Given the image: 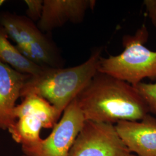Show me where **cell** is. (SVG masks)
Here are the masks:
<instances>
[{"label":"cell","mask_w":156,"mask_h":156,"mask_svg":"<svg viewBox=\"0 0 156 156\" xmlns=\"http://www.w3.org/2000/svg\"><path fill=\"white\" fill-rule=\"evenodd\" d=\"M0 61L9 66L19 73L35 76L42 71L44 67L34 63L24 56L8 39L4 30L0 29Z\"/></svg>","instance_id":"11"},{"label":"cell","mask_w":156,"mask_h":156,"mask_svg":"<svg viewBox=\"0 0 156 156\" xmlns=\"http://www.w3.org/2000/svg\"><path fill=\"white\" fill-rule=\"evenodd\" d=\"M149 36L145 25L134 35H124L123 51L117 56L101 57L98 73L117 78L133 86L145 78L156 80V51L145 46Z\"/></svg>","instance_id":"3"},{"label":"cell","mask_w":156,"mask_h":156,"mask_svg":"<svg viewBox=\"0 0 156 156\" xmlns=\"http://www.w3.org/2000/svg\"><path fill=\"white\" fill-rule=\"evenodd\" d=\"M62 114L50 103L37 95L23 97L14 111L15 121L8 129L12 137L22 149L37 144L42 128H53Z\"/></svg>","instance_id":"4"},{"label":"cell","mask_w":156,"mask_h":156,"mask_svg":"<svg viewBox=\"0 0 156 156\" xmlns=\"http://www.w3.org/2000/svg\"><path fill=\"white\" fill-rule=\"evenodd\" d=\"M130 153L113 124L86 120L68 156H127Z\"/></svg>","instance_id":"6"},{"label":"cell","mask_w":156,"mask_h":156,"mask_svg":"<svg viewBox=\"0 0 156 156\" xmlns=\"http://www.w3.org/2000/svg\"><path fill=\"white\" fill-rule=\"evenodd\" d=\"M18 50L30 60L41 67L60 66V57L55 47L44 34L28 46Z\"/></svg>","instance_id":"12"},{"label":"cell","mask_w":156,"mask_h":156,"mask_svg":"<svg viewBox=\"0 0 156 156\" xmlns=\"http://www.w3.org/2000/svg\"><path fill=\"white\" fill-rule=\"evenodd\" d=\"M1 24L7 35L16 43L18 49L28 46L43 35L31 20L23 17H3Z\"/></svg>","instance_id":"10"},{"label":"cell","mask_w":156,"mask_h":156,"mask_svg":"<svg viewBox=\"0 0 156 156\" xmlns=\"http://www.w3.org/2000/svg\"><path fill=\"white\" fill-rule=\"evenodd\" d=\"M26 156V155H25V154H24V156Z\"/></svg>","instance_id":"18"},{"label":"cell","mask_w":156,"mask_h":156,"mask_svg":"<svg viewBox=\"0 0 156 156\" xmlns=\"http://www.w3.org/2000/svg\"><path fill=\"white\" fill-rule=\"evenodd\" d=\"M86 120L76 98L67 106L50 135L33 146L22 149L28 156H68Z\"/></svg>","instance_id":"5"},{"label":"cell","mask_w":156,"mask_h":156,"mask_svg":"<svg viewBox=\"0 0 156 156\" xmlns=\"http://www.w3.org/2000/svg\"><path fill=\"white\" fill-rule=\"evenodd\" d=\"M95 4L94 0H44L38 27L42 31H49L68 22H81Z\"/></svg>","instance_id":"7"},{"label":"cell","mask_w":156,"mask_h":156,"mask_svg":"<svg viewBox=\"0 0 156 156\" xmlns=\"http://www.w3.org/2000/svg\"><path fill=\"white\" fill-rule=\"evenodd\" d=\"M117 133L130 152L138 156H156V118L147 114L140 121L116 123Z\"/></svg>","instance_id":"8"},{"label":"cell","mask_w":156,"mask_h":156,"mask_svg":"<svg viewBox=\"0 0 156 156\" xmlns=\"http://www.w3.org/2000/svg\"><path fill=\"white\" fill-rule=\"evenodd\" d=\"M144 2L146 6V9L151 17V22L156 27V1L146 0Z\"/></svg>","instance_id":"15"},{"label":"cell","mask_w":156,"mask_h":156,"mask_svg":"<svg viewBox=\"0 0 156 156\" xmlns=\"http://www.w3.org/2000/svg\"><path fill=\"white\" fill-rule=\"evenodd\" d=\"M25 4L27 6V13L33 20L39 21L43 9L44 1L42 0H26Z\"/></svg>","instance_id":"14"},{"label":"cell","mask_w":156,"mask_h":156,"mask_svg":"<svg viewBox=\"0 0 156 156\" xmlns=\"http://www.w3.org/2000/svg\"><path fill=\"white\" fill-rule=\"evenodd\" d=\"M86 120L113 124L140 121L149 113L145 101L131 84L98 73L76 97Z\"/></svg>","instance_id":"1"},{"label":"cell","mask_w":156,"mask_h":156,"mask_svg":"<svg viewBox=\"0 0 156 156\" xmlns=\"http://www.w3.org/2000/svg\"><path fill=\"white\" fill-rule=\"evenodd\" d=\"M127 156H136V155H133V154H131V153L129 154H128Z\"/></svg>","instance_id":"17"},{"label":"cell","mask_w":156,"mask_h":156,"mask_svg":"<svg viewBox=\"0 0 156 156\" xmlns=\"http://www.w3.org/2000/svg\"><path fill=\"white\" fill-rule=\"evenodd\" d=\"M30 76L0 61V129H8L15 122L16 102Z\"/></svg>","instance_id":"9"},{"label":"cell","mask_w":156,"mask_h":156,"mask_svg":"<svg viewBox=\"0 0 156 156\" xmlns=\"http://www.w3.org/2000/svg\"><path fill=\"white\" fill-rule=\"evenodd\" d=\"M134 87L145 101L149 113L156 115V83L140 82Z\"/></svg>","instance_id":"13"},{"label":"cell","mask_w":156,"mask_h":156,"mask_svg":"<svg viewBox=\"0 0 156 156\" xmlns=\"http://www.w3.org/2000/svg\"><path fill=\"white\" fill-rule=\"evenodd\" d=\"M4 2H5V1H4V0H0V7L2 6V4H4Z\"/></svg>","instance_id":"16"},{"label":"cell","mask_w":156,"mask_h":156,"mask_svg":"<svg viewBox=\"0 0 156 156\" xmlns=\"http://www.w3.org/2000/svg\"><path fill=\"white\" fill-rule=\"evenodd\" d=\"M102 48L93 50L89 58L75 67H44L41 73L30 76L20 97L37 95L48 101L61 114L98 73Z\"/></svg>","instance_id":"2"}]
</instances>
